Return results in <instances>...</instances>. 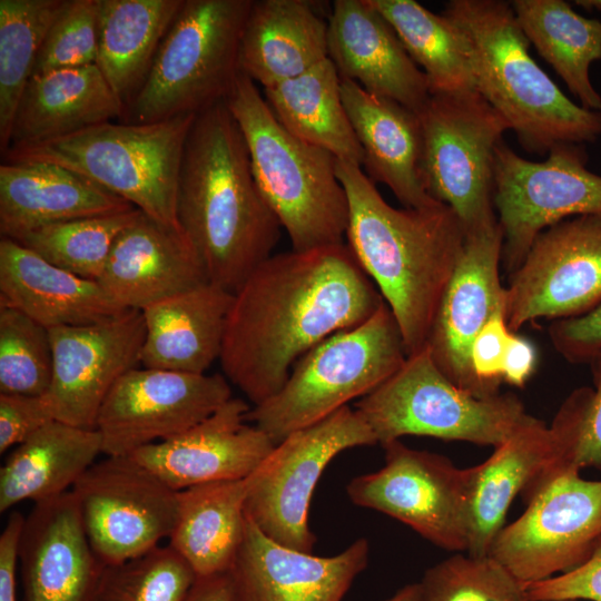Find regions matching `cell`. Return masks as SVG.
<instances>
[{
    "label": "cell",
    "instance_id": "cell-28",
    "mask_svg": "<svg viewBox=\"0 0 601 601\" xmlns=\"http://www.w3.org/2000/svg\"><path fill=\"white\" fill-rule=\"evenodd\" d=\"M0 306L19 309L48 329L127 311L98 282L60 268L7 237L0 239Z\"/></svg>",
    "mask_w": 601,
    "mask_h": 601
},
{
    "label": "cell",
    "instance_id": "cell-13",
    "mask_svg": "<svg viewBox=\"0 0 601 601\" xmlns=\"http://www.w3.org/2000/svg\"><path fill=\"white\" fill-rule=\"evenodd\" d=\"M587 161L582 144H559L540 162L519 156L503 140L497 145L493 204L503 231L501 264L509 276L544 229L601 214V176Z\"/></svg>",
    "mask_w": 601,
    "mask_h": 601
},
{
    "label": "cell",
    "instance_id": "cell-12",
    "mask_svg": "<svg viewBox=\"0 0 601 601\" xmlns=\"http://www.w3.org/2000/svg\"><path fill=\"white\" fill-rule=\"evenodd\" d=\"M374 444L373 432L348 405L288 434L245 479L247 519L277 543L312 552L309 508L321 475L343 451Z\"/></svg>",
    "mask_w": 601,
    "mask_h": 601
},
{
    "label": "cell",
    "instance_id": "cell-31",
    "mask_svg": "<svg viewBox=\"0 0 601 601\" xmlns=\"http://www.w3.org/2000/svg\"><path fill=\"white\" fill-rule=\"evenodd\" d=\"M328 57V21L307 0H253L239 50L240 72L264 89Z\"/></svg>",
    "mask_w": 601,
    "mask_h": 601
},
{
    "label": "cell",
    "instance_id": "cell-19",
    "mask_svg": "<svg viewBox=\"0 0 601 601\" xmlns=\"http://www.w3.org/2000/svg\"><path fill=\"white\" fill-rule=\"evenodd\" d=\"M145 333L137 309L95 323L50 328L52 377L46 396L55 420L95 428L110 390L140 363Z\"/></svg>",
    "mask_w": 601,
    "mask_h": 601
},
{
    "label": "cell",
    "instance_id": "cell-25",
    "mask_svg": "<svg viewBox=\"0 0 601 601\" xmlns=\"http://www.w3.org/2000/svg\"><path fill=\"white\" fill-rule=\"evenodd\" d=\"M97 282L120 307L142 311L209 280L183 230L140 211L118 235Z\"/></svg>",
    "mask_w": 601,
    "mask_h": 601
},
{
    "label": "cell",
    "instance_id": "cell-17",
    "mask_svg": "<svg viewBox=\"0 0 601 601\" xmlns=\"http://www.w3.org/2000/svg\"><path fill=\"white\" fill-rule=\"evenodd\" d=\"M601 304V214L562 220L538 235L505 287L512 332L541 318L584 315Z\"/></svg>",
    "mask_w": 601,
    "mask_h": 601
},
{
    "label": "cell",
    "instance_id": "cell-8",
    "mask_svg": "<svg viewBox=\"0 0 601 601\" xmlns=\"http://www.w3.org/2000/svg\"><path fill=\"white\" fill-rule=\"evenodd\" d=\"M252 3L184 0L120 122L197 115L224 101L240 73V40Z\"/></svg>",
    "mask_w": 601,
    "mask_h": 601
},
{
    "label": "cell",
    "instance_id": "cell-3",
    "mask_svg": "<svg viewBox=\"0 0 601 601\" xmlns=\"http://www.w3.org/2000/svg\"><path fill=\"white\" fill-rule=\"evenodd\" d=\"M336 174L348 200L346 245L394 315L412 355L426 345L465 246L463 227L442 203L391 206L358 165L336 159Z\"/></svg>",
    "mask_w": 601,
    "mask_h": 601
},
{
    "label": "cell",
    "instance_id": "cell-47",
    "mask_svg": "<svg viewBox=\"0 0 601 601\" xmlns=\"http://www.w3.org/2000/svg\"><path fill=\"white\" fill-rule=\"evenodd\" d=\"M549 337L568 363L588 364L601 351V304L584 315L553 321Z\"/></svg>",
    "mask_w": 601,
    "mask_h": 601
},
{
    "label": "cell",
    "instance_id": "cell-23",
    "mask_svg": "<svg viewBox=\"0 0 601 601\" xmlns=\"http://www.w3.org/2000/svg\"><path fill=\"white\" fill-rule=\"evenodd\" d=\"M19 561L26 601H95L106 564L88 540L72 491L35 503Z\"/></svg>",
    "mask_w": 601,
    "mask_h": 601
},
{
    "label": "cell",
    "instance_id": "cell-4",
    "mask_svg": "<svg viewBox=\"0 0 601 601\" xmlns=\"http://www.w3.org/2000/svg\"><path fill=\"white\" fill-rule=\"evenodd\" d=\"M442 13L466 42L475 90L524 150L545 155L559 144L584 145L601 136V111L573 102L535 62L510 2L451 0Z\"/></svg>",
    "mask_w": 601,
    "mask_h": 601
},
{
    "label": "cell",
    "instance_id": "cell-44",
    "mask_svg": "<svg viewBox=\"0 0 601 601\" xmlns=\"http://www.w3.org/2000/svg\"><path fill=\"white\" fill-rule=\"evenodd\" d=\"M52 421L46 395L0 394V453L21 444Z\"/></svg>",
    "mask_w": 601,
    "mask_h": 601
},
{
    "label": "cell",
    "instance_id": "cell-54",
    "mask_svg": "<svg viewBox=\"0 0 601 601\" xmlns=\"http://www.w3.org/2000/svg\"><path fill=\"white\" fill-rule=\"evenodd\" d=\"M563 601H574V600H563Z\"/></svg>",
    "mask_w": 601,
    "mask_h": 601
},
{
    "label": "cell",
    "instance_id": "cell-51",
    "mask_svg": "<svg viewBox=\"0 0 601 601\" xmlns=\"http://www.w3.org/2000/svg\"><path fill=\"white\" fill-rule=\"evenodd\" d=\"M184 601H239L231 571L197 577Z\"/></svg>",
    "mask_w": 601,
    "mask_h": 601
},
{
    "label": "cell",
    "instance_id": "cell-9",
    "mask_svg": "<svg viewBox=\"0 0 601 601\" xmlns=\"http://www.w3.org/2000/svg\"><path fill=\"white\" fill-rule=\"evenodd\" d=\"M355 410L381 445L415 435L495 447L530 416L513 393L481 398L456 386L427 345L361 397Z\"/></svg>",
    "mask_w": 601,
    "mask_h": 601
},
{
    "label": "cell",
    "instance_id": "cell-15",
    "mask_svg": "<svg viewBox=\"0 0 601 601\" xmlns=\"http://www.w3.org/2000/svg\"><path fill=\"white\" fill-rule=\"evenodd\" d=\"M496 534L489 555L523 585L584 563L601 539V480L566 472L538 491Z\"/></svg>",
    "mask_w": 601,
    "mask_h": 601
},
{
    "label": "cell",
    "instance_id": "cell-24",
    "mask_svg": "<svg viewBox=\"0 0 601 601\" xmlns=\"http://www.w3.org/2000/svg\"><path fill=\"white\" fill-rule=\"evenodd\" d=\"M328 57L341 79L417 112L431 96L425 73L370 0H336L328 17Z\"/></svg>",
    "mask_w": 601,
    "mask_h": 601
},
{
    "label": "cell",
    "instance_id": "cell-37",
    "mask_svg": "<svg viewBox=\"0 0 601 601\" xmlns=\"http://www.w3.org/2000/svg\"><path fill=\"white\" fill-rule=\"evenodd\" d=\"M425 73L431 93L475 90L466 42L443 13L413 0H370Z\"/></svg>",
    "mask_w": 601,
    "mask_h": 601
},
{
    "label": "cell",
    "instance_id": "cell-35",
    "mask_svg": "<svg viewBox=\"0 0 601 601\" xmlns=\"http://www.w3.org/2000/svg\"><path fill=\"white\" fill-rule=\"evenodd\" d=\"M341 81L327 58L296 78L264 89V96L292 135L327 150L337 160L362 167L364 154L343 104Z\"/></svg>",
    "mask_w": 601,
    "mask_h": 601
},
{
    "label": "cell",
    "instance_id": "cell-20",
    "mask_svg": "<svg viewBox=\"0 0 601 601\" xmlns=\"http://www.w3.org/2000/svg\"><path fill=\"white\" fill-rule=\"evenodd\" d=\"M503 231L497 225L466 237L463 253L440 300L426 345L442 373L476 397H491L471 363L472 344L490 318L505 311L500 279Z\"/></svg>",
    "mask_w": 601,
    "mask_h": 601
},
{
    "label": "cell",
    "instance_id": "cell-53",
    "mask_svg": "<svg viewBox=\"0 0 601 601\" xmlns=\"http://www.w3.org/2000/svg\"><path fill=\"white\" fill-rule=\"evenodd\" d=\"M575 3L585 9V10H590V11H593V10H597V11H601V0H580V1H575Z\"/></svg>",
    "mask_w": 601,
    "mask_h": 601
},
{
    "label": "cell",
    "instance_id": "cell-29",
    "mask_svg": "<svg viewBox=\"0 0 601 601\" xmlns=\"http://www.w3.org/2000/svg\"><path fill=\"white\" fill-rule=\"evenodd\" d=\"M233 293L206 283L141 311L144 367L204 374L221 353Z\"/></svg>",
    "mask_w": 601,
    "mask_h": 601
},
{
    "label": "cell",
    "instance_id": "cell-22",
    "mask_svg": "<svg viewBox=\"0 0 601 601\" xmlns=\"http://www.w3.org/2000/svg\"><path fill=\"white\" fill-rule=\"evenodd\" d=\"M368 558L364 538L335 555L319 556L277 543L247 519L230 571L239 601H343Z\"/></svg>",
    "mask_w": 601,
    "mask_h": 601
},
{
    "label": "cell",
    "instance_id": "cell-30",
    "mask_svg": "<svg viewBox=\"0 0 601 601\" xmlns=\"http://www.w3.org/2000/svg\"><path fill=\"white\" fill-rule=\"evenodd\" d=\"M125 110L97 65L32 75L20 97L7 149L121 121Z\"/></svg>",
    "mask_w": 601,
    "mask_h": 601
},
{
    "label": "cell",
    "instance_id": "cell-41",
    "mask_svg": "<svg viewBox=\"0 0 601 601\" xmlns=\"http://www.w3.org/2000/svg\"><path fill=\"white\" fill-rule=\"evenodd\" d=\"M417 601H530L524 585L490 555L456 552L425 570Z\"/></svg>",
    "mask_w": 601,
    "mask_h": 601
},
{
    "label": "cell",
    "instance_id": "cell-18",
    "mask_svg": "<svg viewBox=\"0 0 601 601\" xmlns=\"http://www.w3.org/2000/svg\"><path fill=\"white\" fill-rule=\"evenodd\" d=\"M233 397L221 374L132 368L104 401L95 428L106 456H128L200 423Z\"/></svg>",
    "mask_w": 601,
    "mask_h": 601
},
{
    "label": "cell",
    "instance_id": "cell-34",
    "mask_svg": "<svg viewBox=\"0 0 601 601\" xmlns=\"http://www.w3.org/2000/svg\"><path fill=\"white\" fill-rule=\"evenodd\" d=\"M183 3L184 0H99L96 65L125 108L142 87Z\"/></svg>",
    "mask_w": 601,
    "mask_h": 601
},
{
    "label": "cell",
    "instance_id": "cell-14",
    "mask_svg": "<svg viewBox=\"0 0 601 601\" xmlns=\"http://www.w3.org/2000/svg\"><path fill=\"white\" fill-rule=\"evenodd\" d=\"M382 446L384 465L346 485L352 503L404 523L442 549L467 551V469L400 440Z\"/></svg>",
    "mask_w": 601,
    "mask_h": 601
},
{
    "label": "cell",
    "instance_id": "cell-38",
    "mask_svg": "<svg viewBox=\"0 0 601 601\" xmlns=\"http://www.w3.org/2000/svg\"><path fill=\"white\" fill-rule=\"evenodd\" d=\"M68 0H0V148L6 151L20 97L43 40Z\"/></svg>",
    "mask_w": 601,
    "mask_h": 601
},
{
    "label": "cell",
    "instance_id": "cell-40",
    "mask_svg": "<svg viewBox=\"0 0 601 601\" xmlns=\"http://www.w3.org/2000/svg\"><path fill=\"white\" fill-rule=\"evenodd\" d=\"M197 575L170 545L105 565L95 601H184Z\"/></svg>",
    "mask_w": 601,
    "mask_h": 601
},
{
    "label": "cell",
    "instance_id": "cell-6",
    "mask_svg": "<svg viewBox=\"0 0 601 601\" xmlns=\"http://www.w3.org/2000/svg\"><path fill=\"white\" fill-rule=\"evenodd\" d=\"M196 115L149 124L107 121L52 140L12 147L3 162L69 169L159 224L181 230L176 203L181 157Z\"/></svg>",
    "mask_w": 601,
    "mask_h": 601
},
{
    "label": "cell",
    "instance_id": "cell-46",
    "mask_svg": "<svg viewBox=\"0 0 601 601\" xmlns=\"http://www.w3.org/2000/svg\"><path fill=\"white\" fill-rule=\"evenodd\" d=\"M513 333L508 326L505 311H499L482 327L472 344V368L490 395L500 394L504 361Z\"/></svg>",
    "mask_w": 601,
    "mask_h": 601
},
{
    "label": "cell",
    "instance_id": "cell-26",
    "mask_svg": "<svg viewBox=\"0 0 601 601\" xmlns=\"http://www.w3.org/2000/svg\"><path fill=\"white\" fill-rule=\"evenodd\" d=\"M342 99L363 149V165L373 181L386 185L405 208L440 201L426 190L422 170V131L418 116L405 106L365 91L342 79Z\"/></svg>",
    "mask_w": 601,
    "mask_h": 601
},
{
    "label": "cell",
    "instance_id": "cell-27",
    "mask_svg": "<svg viewBox=\"0 0 601 601\" xmlns=\"http://www.w3.org/2000/svg\"><path fill=\"white\" fill-rule=\"evenodd\" d=\"M135 207L91 180L60 166L37 161L0 166V233L18 239L33 229Z\"/></svg>",
    "mask_w": 601,
    "mask_h": 601
},
{
    "label": "cell",
    "instance_id": "cell-43",
    "mask_svg": "<svg viewBox=\"0 0 601 601\" xmlns=\"http://www.w3.org/2000/svg\"><path fill=\"white\" fill-rule=\"evenodd\" d=\"M99 0H68L39 51L32 75L96 65Z\"/></svg>",
    "mask_w": 601,
    "mask_h": 601
},
{
    "label": "cell",
    "instance_id": "cell-33",
    "mask_svg": "<svg viewBox=\"0 0 601 601\" xmlns=\"http://www.w3.org/2000/svg\"><path fill=\"white\" fill-rule=\"evenodd\" d=\"M245 480L218 481L178 491V512L168 545L197 577L231 569L247 524Z\"/></svg>",
    "mask_w": 601,
    "mask_h": 601
},
{
    "label": "cell",
    "instance_id": "cell-52",
    "mask_svg": "<svg viewBox=\"0 0 601 601\" xmlns=\"http://www.w3.org/2000/svg\"><path fill=\"white\" fill-rule=\"evenodd\" d=\"M418 584L410 583L398 589L393 595L382 601H417Z\"/></svg>",
    "mask_w": 601,
    "mask_h": 601
},
{
    "label": "cell",
    "instance_id": "cell-2",
    "mask_svg": "<svg viewBox=\"0 0 601 601\" xmlns=\"http://www.w3.org/2000/svg\"><path fill=\"white\" fill-rule=\"evenodd\" d=\"M176 214L209 283L229 293L273 255L282 225L258 189L225 100L195 116L180 162Z\"/></svg>",
    "mask_w": 601,
    "mask_h": 601
},
{
    "label": "cell",
    "instance_id": "cell-42",
    "mask_svg": "<svg viewBox=\"0 0 601 601\" xmlns=\"http://www.w3.org/2000/svg\"><path fill=\"white\" fill-rule=\"evenodd\" d=\"M52 377L49 329L0 306V394L46 395Z\"/></svg>",
    "mask_w": 601,
    "mask_h": 601
},
{
    "label": "cell",
    "instance_id": "cell-10",
    "mask_svg": "<svg viewBox=\"0 0 601 601\" xmlns=\"http://www.w3.org/2000/svg\"><path fill=\"white\" fill-rule=\"evenodd\" d=\"M416 114L427 193L455 213L466 237L496 226L495 149L508 121L476 90L431 93Z\"/></svg>",
    "mask_w": 601,
    "mask_h": 601
},
{
    "label": "cell",
    "instance_id": "cell-32",
    "mask_svg": "<svg viewBox=\"0 0 601 601\" xmlns=\"http://www.w3.org/2000/svg\"><path fill=\"white\" fill-rule=\"evenodd\" d=\"M102 453L96 428L52 421L17 445L0 469V512L72 490Z\"/></svg>",
    "mask_w": 601,
    "mask_h": 601
},
{
    "label": "cell",
    "instance_id": "cell-21",
    "mask_svg": "<svg viewBox=\"0 0 601 601\" xmlns=\"http://www.w3.org/2000/svg\"><path fill=\"white\" fill-rule=\"evenodd\" d=\"M249 410L244 400L231 397L184 433L128 456L175 491L218 481L245 480L275 445L247 421Z\"/></svg>",
    "mask_w": 601,
    "mask_h": 601
},
{
    "label": "cell",
    "instance_id": "cell-5",
    "mask_svg": "<svg viewBox=\"0 0 601 601\" xmlns=\"http://www.w3.org/2000/svg\"><path fill=\"white\" fill-rule=\"evenodd\" d=\"M225 102L244 136L258 189L286 230L292 249L344 244L348 200L336 174V158L287 131L243 72Z\"/></svg>",
    "mask_w": 601,
    "mask_h": 601
},
{
    "label": "cell",
    "instance_id": "cell-39",
    "mask_svg": "<svg viewBox=\"0 0 601 601\" xmlns=\"http://www.w3.org/2000/svg\"><path fill=\"white\" fill-rule=\"evenodd\" d=\"M140 214L128 211L47 225L16 242L49 263L82 278L98 280L118 235Z\"/></svg>",
    "mask_w": 601,
    "mask_h": 601
},
{
    "label": "cell",
    "instance_id": "cell-36",
    "mask_svg": "<svg viewBox=\"0 0 601 601\" xmlns=\"http://www.w3.org/2000/svg\"><path fill=\"white\" fill-rule=\"evenodd\" d=\"M524 36L585 109L601 111L590 67L601 60V20L579 14L563 0L510 2Z\"/></svg>",
    "mask_w": 601,
    "mask_h": 601
},
{
    "label": "cell",
    "instance_id": "cell-7",
    "mask_svg": "<svg viewBox=\"0 0 601 601\" xmlns=\"http://www.w3.org/2000/svg\"><path fill=\"white\" fill-rule=\"evenodd\" d=\"M406 357L398 324L384 302L364 323L337 332L306 352L283 387L250 407L247 421L276 444L367 395Z\"/></svg>",
    "mask_w": 601,
    "mask_h": 601
},
{
    "label": "cell",
    "instance_id": "cell-50",
    "mask_svg": "<svg viewBox=\"0 0 601 601\" xmlns=\"http://www.w3.org/2000/svg\"><path fill=\"white\" fill-rule=\"evenodd\" d=\"M536 366V349L525 337L512 334L503 366V382L523 387Z\"/></svg>",
    "mask_w": 601,
    "mask_h": 601
},
{
    "label": "cell",
    "instance_id": "cell-1",
    "mask_svg": "<svg viewBox=\"0 0 601 601\" xmlns=\"http://www.w3.org/2000/svg\"><path fill=\"white\" fill-rule=\"evenodd\" d=\"M383 303L346 244L272 255L233 294L219 356L225 377L258 405L306 352Z\"/></svg>",
    "mask_w": 601,
    "mask_h": 601
},
{
    "label": "cell",
    "instance_id": "cell-48",
    "mask_svg": "<svg viewBox=\"0 0 601 601\" xmlns=\"http://www.w3.org/2000/svg\"><path fill=\"white\" fill-rule=\"evenodd\" d=\"M588 364L592 375L593 397L578 452L577 465L580 470L593 467L601 473V351Z\"/></svg>",
    "mask_w": 601,
    "mask_h": 601
},
{
    "label": "cell",
    "instance_id": "cell-16",
    "mask_svg": "<svg viewBox=\"0 0 601 601\" xmlns=\"http://www.w3.org/2000/svg\"><path fill=\"white\" fill-rule=\"evenodd\" d=\"M71 491L88 540L106 565L148 552L175 528L178 491L130 456L96 461Z\"/></svg>",
    "mask_w": 601,
    "mask_h": 601
},
{
    "label": "cell",
    "instance_id": "cell-49",
    "mask_svg": "<svg viewBox=\"0 0 601 601\" xmlns=\"http://www.w3.org/2000/svg\"><path fill=\"white\" fill-rule=\"evenodd\" d=\"M26 516L13 511L0 534V601H17V563Z\"/></svg>",
    "mask_w": 601,
    "mask_h": 601
},
{
    "label": "cell",
    "instance_id": "cell-11",
    "mask_svg": "<svg viewBox=\"0 0 601 601\" xmlns=\"http://www.w3.org/2000/svg\"><path fill=\"white\" fill-rule=\"evenodd\" d=\"M592 397V387L574 388L551 425L530 415L484 462L467 467L469 554L489 555L518 495L528 503L555 477L581 471L577 457Z\"/></svg>",
    "mask_w": 601,
    "mask_h": 601
},
{
    "label": "cell",
    "instance_id": "cell-45",
    "mask_svg": "<svg viewBox=\"0 0 601 601\" xmlns=\"http://www.w3.org/2000/svg\"><path fill=\"white\" fill-rule=\"evenodd\" d=\"M524 588L530 601H601V539L578 568Z\"/></svg>",
    "mask_w": 601,
    "mask_h": 601
}]
</instances>
